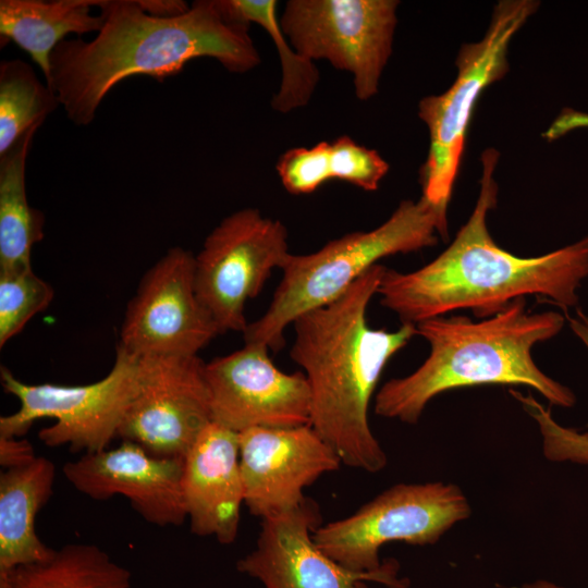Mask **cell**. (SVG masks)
<instances>
[{
  "mask_svg": "<svg viewBox=\"0 0 588 588\" xmlns=\"http://www.w3.org/2000/svg\"><path fill=\"white\" fill-rule=\"evenodd\" d=\"M62 473L77 491L91 499H128L150 524L180 526L187 519L183 458L155 456L139 444L123 440L114 449L85 453L65 463Z\"/></svg>",
  "mask_w": 588,
  "mask_h": 588,
  "instance_id": "16",
  "label": "cell"
},
{
  "mask_svg": "<svg viewBox=\"0 0 588 588\" xmlns=\"http://www.w3.org/2000/svg\"><path fill=\"white\" fill-rule=\"evenodd\" d=\"M499 154H482L476 206L453 242L439 256L412 272L385 268L378 289L380 303L402 323L469 309L478 319L491 317L527 295L568 314L588 278V236L537 257H518L492 240L487 217L497 205L494 170Z\"/></svg>",
  "mask_w": 588,
  "mask_h": 588,
  "instance_id": "2",
  "label": "cell"
},
{
  "mask_svg": "<svg viewBox=\"0 0 588 588\" xmlns=\"http://www.w3.org/2000/svg\"><path fill=\"white\" fill-rule=\"evenodd\" d=\"M581 127H588V113L567 108L554 120L543 136L552 140Z\"/></svg>",
  "mask_w": 588,
  "mask_h": 588,
  "instance_id": "28",
  "label": "cell"
},
{
  "mask_svg": "<svg viewBox=\"0 0 588 588\" xmlns=\"http://www.w3.org/2000/svg\"><path fill=\"white\" fill-rule=\"evenodd\" d=\"M233 14L249 25H260L277 47L282 78L271 100L273 110L287 113L305 107L319 83L315 62L299 54L282 32L274 0H228Z\"/></svg>",
  "mask_w": 588,
  "mask_h": 588,
  "instance_id": "23",
  "label": "cell"
},
{
  "mask_svg": "<svg viewBox=\"0 0 588 588\" xmlns=\"http://www.w3.org/2000/svg\"><path fill=\"white\" fill-rule=\"evenodd\" d=\"M356 588H368V586L365 584V581H358Z\"/></svg>",
  "mask_w": 588,
  "mask_h": 588,
  "instance_id": "31",
  "label": "cell"
},
{
  "mask_svg": "<svg viewBox=\"0 0 588 588\" xmlns=\"http://www.w3.org/2000/svg\"><path fill=\"white\" fill-rule=\"evenodd\" d=\"M97 8L103 24L95 38L64 39L50 57L48 86L76 125L91 123L108 93L131 76L162 82L198 58L237 74L260 64L249 25L228 0H197L174 16L152 15L140 0H98Z\"/></svg>",
  "mask_w": 588,
  "mask_h": 588,
  "instance_id": "1",
  "label": "cell"
},
{
  "mask_svg": "<svg viewBox=\"0 0 588 588\" xmlns=\"http://www.w3.org/2000/svg\"><path fill=\"white\" fill-rule=\"evenodd\" d=\"M54 296L52 286L33 269L0 273V347L16 336Z\"/></svg>",
  "mask_w": 588,
  "mask_h": 588,
  "instance_id": "25",
  "label": "cell"
},
{
  "mask_svg": "<svg viewBox=\"0 0 588 588\" xmlns=\"http://www.w3.org/2000/svg\"><path fill=\"white\" fill-rule=\"evenodd\" d=\"M275 169L289 193L305 195L332 180L347 182L364 191H376L388 173L389 164L376 150L344 135L310 148H291L280 156Z\"/></svg>",
  "mask_w": 588,
  "mask_h": 588,
  "instance_id": "20",
  "label": "cell"
},
{
  "mask_svg": "<svg viewBox=\"0 0 588 588\" xmlns=\"http://www.w3.org/2000/svg\"><path fill=\"white\" fill-rule=\"evenodd\" d=\"M565 322L559 311L527 310L526 297L478 321L465 315L420 321L417 334L428 342L429 355L412 373L382 384L375 395V413L416 424L437 395L483 384L526 385L551 405L571 408L575 393L546 375L531 353L536 344L558 335Z\"/></svg>",
  "mask_w": 588,
  "mask_h": 588,
  "instance_id": "4",
  "label": "cell"
},
{
  "mask_svg": "<svg viewBox=\"0 0 588 588\" xmlns=\"http://www.w3.org/2000/svg\"><path fill=\"white\" fill-rule=\"evenodd\" d=\"M211 421L205 363L198 355L139 357L137 390L119 438L155 456L184 458Z\"/></svg>",
  "mask_w": 588,
  "mask_h": 588,
  "instance_id": "12",
  "label": "cell"
},
{
  "mask_svg": "<svg viewBox=\"0 0 588 588\" xmlns=\"http://www.w3.org/2000/svg\"><path fill=\"white\" fill-rule=\"evenodd\" d=\"M268 351L245 343L205 363L212 421L237 433L310 425L311 395L305 373L280 370Z\"/></svg>",
  "mask_w": 588,
  "mask_h": 588,
  "instance_id": "13",
  "label": "cell"
},
{
  "mask_svg": "<svg viewBox=\"0 0 588 588\" xmlns=\"http://www.w3.org/2000/svg\"><path fill=\"white\" fill-rule=\"evenodd\" d=\"M566 321L572 332L583 342L588 350V315L577 309L574 316L565 314Z\"/></svg>",
  "mask_w": 588,
  "mask_h": 588,
  "instance_id": "29",
  "label": "cell"
},
{
  "mask_svg": "<svg viewBox=\"0 0 588 588\" xmlns=\"http://www.w3.org/2000/svg\"><path fill=\"white\" fill-rule=\"evenodd\" d=\"M98 0H1V40L12 41L39 66L50 82V57L70 34L98 33L101 14L91 13Z\"/></svg>",
  "mask_w": 588,
  "mask_h": 588,
  "instance_id": "19",
  "label": "cell"
},
{
  "mask_svg": "<svg viewBox=\"0 0 588 588\" xmlns=\"http://www.w3.org/2000/svg\"><path fill=\"white\" fill-rule=\"evenodd\" d=\"M510 394L537 424L546 460L552 463L588 466V431L558 422L552 416L551 408L538 402L531 393L523 394L510 390Z\"/></svg>",
  "mask_w": 588,
  "mask_h": 588,
  "instance_id": "26",
  "label": "cell"
},
{
  "mask_svg": "<svg viewBox=\"0 0 588 588\" xmlns=\"http://www.w3.org/2000/svg\"><path fill=\"white\" fill-rule=\"evenodd\" d=\"M238 451L244 504L261 519L297 507L307 487L342 464L310 425L244 430Z\"/></svg>",
  "mask_w": 588,
  "mask_h": 588,
  "instance_id": "14",
  "label": "cell"
},
{
  "mask_svg": "<svg viewBox=\"0 0 588 588\" xmlns=\"http://www.w3.org/2000/svg\"><path fill=\"white\" fill-rule=\"evenodd\" d=\"M138 363V356L117 344L110 371L83 385L28 384L1 366L2 388L19 400L20 407L0 417V437L22 438L36 420L52 418L54 424L38 433L47 446L69 445L83 454L109 449L137 390Z\"/></svg>",
  "mask_w": 588,
  "mask_h": 588,
  "instance_id": "7",
  "label": "cell"
},
{
  "mask_svg": "<svg viewBox=\"0 0 588 588\" xmlns=\"http://www.w3.org/2000/svg\"><path fill=\"white\" fill-rule=\"evenodd\" d=\"M182 490L191 531L232 543L244 504L237 432L205 427L183 458Z\"/></svg>",
  "mask_w": 588,
  "mask_h": 588,
  "instance_id": "17",
  "label": "cell"
},
{
  "mask_svg": "<svg viewBox=\"0 0 588 588\" xmlns=\"http://www.w3.org/2000/svg\"><path fill=\"white\" fill-rule=\"evenodd\" d=\"M446 208L422 196L404 200L373 230L347 233L310 254H291L269 307L244 331L245 343L280 351L285 329L297 317L339 298L380 259L433 246L438 235L446 237Z\"/></svg>",
  "mask_w": 588,
  "mask_h": 588,
  "instance_id": "5",
  "label": "cell"
},
{
  "mask_svg": "<svg viewBox=\"0 0 588 588\" xmlns=\"http://www.w3.org/2000/svg\"><path fill=\"white\" fill-rule=\"evenodd\" d=\"M470 514L468 499L454 483H397L352 515L320 525L314 541L350 571L379 573L395 563L380 561L379 551L385 543L433 544Z\"/></svg>",
  "mask_w": 588,
  "mask_h": 588,
  "instance_id": "6",
  "label": "cell"
},
{
  "mask_svg": "<svg viewBox=\"0 0 588 588\" xmlns=\"http://www.w3.org/2000/svg\"><path fill=\"white\" fill-rule=\"evenodd\" d=\"M53 463L37 456L0 475V573L48 559L54 549L41 542L35 520L52 494Z\"/></svg>",
  "mask_w": 588,
  "mask_h": 588,
  "instance_id": "18",
  "label": "cell"
},
{
  "mask_svg": "<svg viewBox=\"0 0 588 588\" xmlns=\"http://www.w3.org/2000/svg\"><path fill=\"white\" fill-rule=\"evenodd\" d=\"M290 255L285 225L256 208L229 215L207 235L195 255V289L220 334L244 333L246 302Z\"/></svg>",
  "mask_w": 588,
  "mask_h": 588,
  "instance_id": "10",
  "label": "cell"
},
{
  "mask_svg": "<svg viewBox=\"0 0 588 588\" xmlns=\"http://www.w3.org/2000/svg\"><path fill=\"white\" fill-rule=\"evenodd\" d=\"M36 457L28 440L0 437V464L4 469L28 465Z\"/></svg>",
  "mask_w": 588,
  "mask_h": 588,
  "instance_id": "27",
  "label": "cell"
},
{
  "mask_svg": "<svg viewBox=\"0 0 588 588\" xmlns=\"http://www.w3.org/2000/svg\"><path fill=\"white\" fill-rule=\"evenodd\" d=\"M220 331L195 289V255L169 249L143 275L118 342L143 356L197 355Z\"/></svg>",
  "mask_w": 588,
  "mask_h": 588,
  "instance_id": "11",
  "label": "cell"
},
{
  "mask_svg": "<svg viewBox=\"0 0 588 588\" xmlns=\"http://www.w3.org/2000/svg\"><path fill=\"white\" fill-rule=\"evenodd\" d=\"M397 5L395 0H290L279 19L299 54L348 72L356 97L365 101L378 93L391 56Z\"/></svg>",
  "mask_w": 588,
  "mask_h": 588,
  "instance_id": "9",
  "label": "cell"
},
{
  "mask_svg": "<svg viewBox=\"0 0 588 588\" xmlns=\"http://www.w3.org/2000/svg\"><path fill=\"white\" fill-rule=\"evenodd\" d=\"M520 588H566V587L560 586L550 580L538 579L531 583H526Z\"/></svg>",
  "mask_w": 588,
  "mask_h": 588,
  "instance_id": "30",
  "label": "cell"
},
{
  "mask_svg": "<svg viewBox=\"0 0 588 588\" xmlns=\"http://www.w3.org/2000/svg\"><path fill=\"white\" fill-rule=\"evenodd\" d=\"M538 2L501 1L485 37L464 45L456 59V79L443 94L420 100L418 115L429 130V151L420 171L422 197L446 206L456 179L471 112L481 91L507 71V47Z\"/></svg>",
  "mask_w": 588,
  "mask_h": 588,
  "instance_id": "8",
  "label": "cell"
},
{
  "mask_svg": "<svg viewBox=\"0 0 588 588\" xmlns=\"http://www.w3.org/2000/svg\"><path fill=\"white\" fill-rule=\"evenodd\" d=\"M60 102L53 90L21 59L0 63V155L28 130L42 124Z\"/></svg>",
  "mask_w": 588,
  "mask_h": 588,
  "instance_id": "24",
  "label": "cell"
},
{
  "mask_svg": "<svg viewBox=\"0 0 588 588\" xmlns=\"http://www.w3.org/2000/svg\"><path fill=\"white\" fill-rule=\"evenodd\" d=\"M318 505L305 499L297 507L261 519L256 547L237 562V569L265 588H356L376 581L387 588H407L399 564L379 573L350 571L323 553L314 541L320 526Z\"/></svg>",
  "mask_w": 588,
  "mask_h": 588,
  "instance_id": "15",
  "label": "cell"
},
{
  "mask_svg": "<svg viewBox=\"0 0 588 588\" xmlns=\"http://www.w3.org/2000/svg\"><path fill=\"white\" fill-rule=\"evenodd\" d=\"M384 270L371 267L339 298L297 317L290 351L310 388V426L342 464L367 473L388 463L369 425L371 400L389 360L417 334L414 323L395 331L369 327L367 307Z\"/></svg>",
  "mask_w": 588,
  "mask_h": 588,
  "instance_id": "3",
  "label": "cell"
},
{
  "mask_svg": "<svg viewBox=\"0 0 588 588\" xmlns=\"http://www.w3.org/2000/svg\"><path fill=\"white\" fill-rule=\"evenodd\" d=\"M131 573L99 547L70 543L40 562L0 573V588H130Z\"/></svg>",
  "mask_w": 588,
  "mask_h": 588,
  "instance_id": "22",
  "label": "cell"
},
{
  "mask_svg": "<svg viewBox=\"0 0 588 588\" xmlns=\"http://www.w3.org/2000/svg\"><path fill=\"white\" fill-rule=\"evenodd\" d=\"M28 130L0 155V273L32 268V249L44 237V213L32 207L26 195V160L35 133Z\"/></svg>",
  "mask_w": 588,
  "mask_h": 588,
  "instance_id": "21",
  "label": "cell"
}]
</instances>
